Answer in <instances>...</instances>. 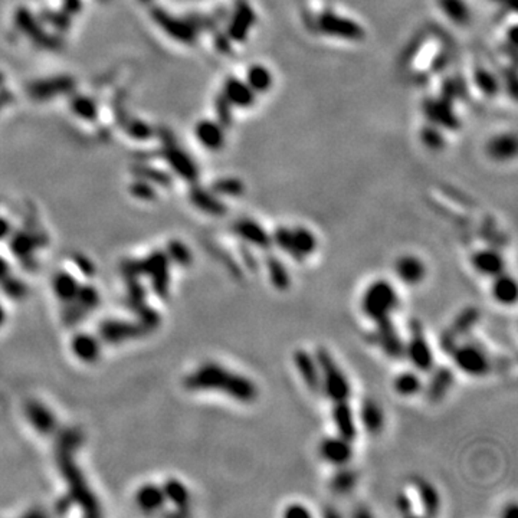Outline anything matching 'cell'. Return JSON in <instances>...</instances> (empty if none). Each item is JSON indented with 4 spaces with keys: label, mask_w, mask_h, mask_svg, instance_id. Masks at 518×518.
Returning <instances> with one entry per match:
<instances>
[{
    "label": "cell",
    "mask_w": 518,
    "mask_h": 518,
    "mask_svg": "<svg viewBox=\"0 0 518 518\" xmlns=\"http://www.w3.org/2000/svg\"><path fill=\"white\" fill-rule=\"evenodd\" d=\"M187 386L194 390H221L242 403H250L258 397V387L250 379L229 372L216 363H207L199 368L189 376Z\"/></svg>",
    "instance_id": "1"
},
{
    "label": "cell",
    "mask_w": 518,
    "mask_h": 518,
    "mask_svg": "<svg viewBox=\"0 0 518 518\" xmlns=\"http://www.w3.org/2000/svg\"><path fill=\"white\" fill-rule=\"evenodd\" d=\"M399 307V295L395 287L386 280L372 282L361 298V311L368 319L378 323L395 313Z\"/></svg>",
    "instance_id": "2"
},
{
    "label": "cell",
    "mask_w": 518,
    "mask_h": 518,
    "mask_svg": "<svg viewBox=\"0 0 518 518\" xmlns=\"http://www.w3.org/2000/svg\"><path fill=\"white\" fill-rule=\"evenodd\" d=\"M316 358L321 375V390L333 402H347L351 396V386L344 372L326 347H319Z\"/></svg>",
    "instance_id": "3"
},
{
    "label": "cell",
    "mask_w": 518,
    "mask_h": 518,
    "mask_svg": "<svg viewBox=\"0 0 518 518\" xmlns=\"http://www.w3.org/2000/svg\"><path fill=\"white\" fill-rule=\"evenodd\" d=\"M272 243H275L281 250L288 253L298 263L305 261L307 258L313 255L317 249V238L309 229L304 226H280L271 235Z\"/></svg>",
    "instance_id": "4"
},
{
    "label": "cell",
    "mask_w": 518,
    "mask_h": 518,
    "mask_svg": "<svg viewBox=\"0 0 518 518\" xmlns=\"http://www.w3.org/2000/svg\"><path fill=\"white\" fill-rule=\"evenodd\" d=\"M451 354L455 366L465 375L483 378L491 370V360L488 354L475 343L458 344Z\"/></svg>",
    "instance_id": "5"
},
{
    "label": "cell",
    "mask_w": 518,
    "mask_h": 518,
    "mask_svg": "<svg viewBox=\"0 0 518 518\" xmlns=\"http://www.w3.org/2000/svg\"><path fill=\"white\" fill-rule=\"evenodd\" d=\"M409 341L404 346V356L412 366L419 372H431L434 369V353L425 337L422 324L418 320H412L409 324Z\"/></svg>",
    "instance_id": "6"
},
{
    "label": "cell",
    "mask_w": 518,
    "mask_h": 518,
    "mask_svg": "<svg viewBox=\"0 0 518 518\" xmlns=\"http://www.w3.org/2000/svg\"><path fill=\"white\" fill-rule=\"evenodd\" d=\"M317 28L326 36L348 42H360L366 38V31L358 22L334 12H323L319 15Z\"/></svg>",
    "instance_id": "7"
},
{
    "label": "cell",
    "mask_w": 518,
    "mask_h": 518,
    "mask_svg": "<svg viewBox=\"0 0 518 518\" xmlns=\"http://www.w3.org/2000/svg\"><path fill=\"white\" fill-rule=\"evenodd\" d=\"M151 18L169 38L180 43H193L197 39V28L192 21L177 18L163 8H154Z\"/></svg>",
    "instance_id": "8"
},
{
    "label": "cell",
    "mask_w": 518,
    "mask_h": 518,
    "mask_svg": "<svg viewBox=\"0 0 518 518\" xmlns=\"http://www.w3.org/2000/svg\"><path fill=\"white\" fill-rule=\"evenodd\" d=\"M163 155L172 170L183 180L194 183L199 179L197 163L192 159V155L186 153L175 140L165 143Z\"/></svg>",
    "instance_id": "9"
},
{
    "label": "cell",
    "mask_w": 518,
    "mask_h": 518,
    "mask_svg": "<svg viewBox=\"0 0 518 518\" xmlns=\"http://www.w3.org/2000/svg\"><path fill=\"white\" fill-rule=\"evenodd\" d=\"M376 329L372 333V341L392 360H400L404 357V341L395 327L392 319H386L375 323Z\"/></svg>",
    "instance_id": "10"
},
{
    "label": "cell",
    "mask_w": 518,
    "mask_h": 518,
    "mask_svg": "<svg viewBox=\"0 0 518 518\" xmlns=\"http://www.w3.org/2000/svg\"><path fill=\"white\" fill-rule=\"evenodd\" d=\"M15 22H16L18 29L22 33H25L31 40H33L36 45H39L40 48L57 50L61 46L60 38H55V36L49 35L48 32H45L40 22L26 8L18 9V12L15 15Z\"/></svg>",
    "instance_id": "11"
},
{
    "label": "cell",
    "mask_w": 518,
    "mask_h": 518,
    "mask_svg": "<svg viewBox=\"0 0 518 518\" xmlns=\"http://www.w3.org/2000/svg\"><path fill=\"white\" fill-rule=\"evenodd\" d=\"M256 23V13L248 0H236L226 35L232 42H245Z\"/></svg>",
    "instance_id": "12"
},
{
    "label": "cell",
    "mask_w": 518,
    "mask_h": 518,
    "mask_svg": "<svg viewBox=\"0 0 518 518\" xmlns=\"http://www.w3.org/2000/svg\"><path fill=\"white\" fill-rule=\"evenodd\" d=\"M422 110L429 123L442 130L455 131L461 126V121L452 109V102L446 101L442 97L426 98L422 104Z\"/></svg>",
    "instance_id": "13"
},
{
    "label": "cell",
    "mask_w": 518,
    "mask_h": 518,
    "mask_svg": "<svg viewBox=\"0 0 518 518\" xmlns=\"http://www.w3.org/2000/svg\"><path fill=\"white\" fill-rule=\"evenodd\" d=\"M75 85L77 84L74 78L67 75H60L32 82L28 88V92L31 98L36 101H46L55 97L71 94L75 89Z\"/></svg>",
    "instance_id": "14"
},
{
    "label": "cell",
    "mask_w": 518,
    "mask_h": 518,
    "mask_svg": "<svg viewBox=\"0 0 518 518\" xmlns=\"http://www.w3.org/2000/svg\"><path fill=\"white\" fill-rule=\"evenodd\" d=\"M292 358L295 369L299 373L305 386L313 393H319L321 390V375L316 356L304 348H298L294 351Z\"/></svg>",
    "instance_id": "15"
},
{
    "label": "cell",
    "mask_w": 518,
    "mask_h": 518,
    "mask_svg": "<svg viewBox=\"0 0 518 518\" xmlns=\"http://www.w3.org/2000/svg\"><path fill=\"white\" fill-rule=\"evenodd\" d=\"M319 453L323 461L333 466H344L353 458V446L350 441L341 436H330L321 441Z\"/></svg>",
    "instance_id": "16"
},
{
    "label": "cell",
    "mask_w": 518,
    "mask_h": 518,
    "mask_svg": "<svg viewBox=\"0 0 518 518\" xmlns=\"http://www.w3.org/2000/svg\"><path fill=\"white\" fill-rule=\"evenodd\" d=\"M233 233L249 245L259 249H270L272 246V238L267 229L252 219H241L233 224Z\"/></svg>",
    "instance_id": "17"
},
{
    "label": "cell",
    "mask_w": 518,
    "mask_h": 518,
    "mask_svg": "<svg viewBox=\"0 0 518 518\" xmlns=\"http://www.w3.org/2000/svg\"><path fill=\"white\" fill-rule=\"evenodd\" d=\"M196 140L211 151H219L226 143L225 127L214 120H200L194 127Z\"/></svg>",
    "instance_id": "18"
},
{
    "label": "cell",
    "mask_w": 518,
    "mask_h": 518,
    "mask_svg": "<svg viewBox=\"0 0 518 518\" xmlns=\"http://www.w3.org/2000/svg\"><path fill=\"white\" fill-rule=\"evenodd\" d=\"M222 95L235 109H249L253 106L256 99V94L246 84V81L236 77H229L225 81Z\"/></svg>",
    "instance_id": "19"
},
{
    "label": "cell",
    "mask_w": 518,
    "mask_h": 518,
    "mask_svg": "<svg viewBox=\"0 0 518 518\" xmlns=\"http://www.w3.org/2000/svg\"><path fill=\"white\" fill-rule=\"evenodd\" d=\"M395 271L399 280L407 285H418L426 277V267L424 261L414 255L400 256L396 261Z\"/></svg>",
    "instance_id": "20"
},
{
    "label": "cell",
    "mask_w": 518,
    "mask_h": 518,
    "mask_svg": "<svg viewBox=\"0 0 518 518\" xmlns=\"http://www.w3.org/2000/svg\"><path fill=\"white\" fill-rule=\"evenodd\" d=\"M471 264L477 272L492 278L502 274L505 268L502 255L495 249L477 250L471 258Z\"/></svg>",
    "instance_id": "21"
},
{
    "label": "cell",
    "mask_w": 518,
    "mask_h": 518,
    "mask_svg": "<svg viewBox=\"0 0 518 518\" xmlns=\"http://www.w3.org/2000/svg\"><path fill=\"white\" fill-rule=\"evenodd\" d=\"M190 200L197 207L199 211L212 215V216H222L228 212L226 204L215 194L212 190H206L199 186H193L190 189Z\"/></svg>",
    "instance_id": "22"
},
{
    "label": "cell",
    "mask_w": 518,
    "mask_h": 518,
    "mask_svg": "<svg viewBox=\"0 0 518 518\" xmlns=\"http://www.w3.org/2000/svg\"><path fill=\"white\" fill-rule=\"evenodd\" d=\"M331 414H333V422H334L338 436H341L346 441L353 442L357 438V426H356L354 413L348 404V400L334 403Z\"/></svg>",
    "instance_id": "23"
},
{
    "label": "cell",
    "mask_w": 518,
    "mask_h": 518,
    "mask_svg": "<svg viewBox=\"0 0 518 518\" xmlns=\"http://www.w3.org/2000/svg\"><path fill=\"white\" fill-rule=\"evenodd\" d=\"M518 148L517 137L512 133H504L492 137L487 144V154L495 162H508L515 158Z\"/></svg>",
    "instance_id": "24"
},
{
    "label": "cell",
    "mask_w": 518,
    "mask_h": 518,
    "mask_svg": "<svg viewBox=\"0 0 518 518\" xmlns=\"http://www.w3.org/2000/svg\"><path fill=\"white\" fill-rule=\"evenodd\" d=\"M360 421L369 434H380L385 426V413L379 402H376L375 399L363 400L360 407Z\"/></svg>",
    "instance_id": "25"
},
{
    "label": "cell",
    "mask_w": 518,
    "mask_h": 518,
    "mask_svg": "<svg viewBox=\"0 0 518 518\" xmlns=\"http://www.w3.org/2000/svg\"><path fill=\"white\" fill-rule=\"evenodd\" d=\"M480 319L481 313L477 307H466L455 317L452 326L445 331L459 343V338L470 334L471 330L478 324Z\"/></svg>",
    "instance_id": "26"
},
{
    "label": "cell",
    "mask_w": 518,
    "mask_h": 518,
    "mask_svg": "<svg viewBox=\"0 0 518 518\" xmlns=\"http://www.w3.org/2000/svg\"><path fill=\"white\" fill-rule=\"evenodd\" d=\"M453 380H455V376L449 368H445V366L438 368L435 370V373L432 375L429 385H428V390H426L428 399L434 403L441 402L451 390Z\"/></svg>",
    "instance_id": "27"
},
{
    "label": "cell",
    "mask_w": 518,
    "mask_h": 518,
    "mask_svg": "<svg viewBox=\"0 0 518 518\" xmlns=\"http://www.w3.org/2000/svg\"><path fill=\"white\" fill-rule=\"evenodd\" d=\"M413 485L418 491L419 502L422 505L424 512L429 517L436 515L439 512V507H441V498H439L436 488L429 481H426L425 478H421V477L413 478Z\"/></svg>",
    "instance_id": "28"
},
{
    "label": "cell",
    "mask_w": 518,
    "mask_h": 518,
    "mask_svg": "<svg viewBox=\"0 0 518 518\" xmlns=\"http://www.w3.org/2000/svg\"><path fill=\"white\" fill-rule=\"evenodd\" d=\"M492 298L502 305H512L518 297L517 282L512 277L505 275L504 272L494 277V282L491 285Z\"/></svg>",
    "instance_id": "29"
},
{
    "label": "cell",
    "mask_w": 518,
    "mask_h": 518,
    "mask_svg": "<svg viewBox=\"0 0 518 518\" xmlns=\"http://www.w3.org/2000/svg\"><path fill=\"white\" fill-rule=\"evenodd\" d=\"M442 13L456 26H466L471 22V9L465 0H438Z\"/></svg>",
    "instance_id": "30"
},
{
    "label": "cell",
    "mask_w": 518,
    "mask_h": 518,
    "mask_svg": "<svg viewBox=\"0 0 518 518\" xmlns=\"http://www.w3.org/2000/svg\"><path fill=\"white\" fill-rule=\"evenodd\" d=\"M245 81L255 94H265L274 85L272 72L265 65L261 64H255L248 68Z\"/></svg>",
    "instance_id": "31"
},
{
    "label": "cell",
    "mask_w": 518,
    "mask_h": 518,
    "mask_svg": "<svg viewBox=\"0 0 518 518\" xmlns=\"http://www.w3.org/2000/svg\"><path fill=\"white\" fill-rule=\"evenodd\" d=\"M265 265H267L270 281H271L272 287L278 291H287L291 287V277L281 259L274 255H270L267 258Z\"/></svg>",
    "instance_id": "32"
},
{
    "label": "cell",
    "mask_w": 518,
    "mask_h": 518,
    "mask_svg": "<svg viewBox=\"0 0 518 518\" xmlns=\"http://www.w3.org/2000/svg\"><path fill=\"white\" fill-rule=\"evenodd\" d=\"M393 389L397 395L403 397H410L418 395L422 389V380L418 373L402 372L393 380Z\"/></svg>",
    "instance_id": "33"
},
{
    "label": "cell",
    "mask_w": 518,
    "mask_h": 518,
    "mask_svg": "<svg viewBox=\"0 0 518 518\" xmlns=\"http://www.w3.org/2000/svg\"><path fill=\"white\" fill-rule=\"evenodd\" d=\"M358 480V475L354 470L346 468L344 466H340V470L331 477L330 480V488L333 492L338 494V495H346L350 491H353V488L356 487Z\"/></svg>",
    "instance_id": "34"
},
{
    "label": "cell",
    "mask_w": 518,
    "mask_h": 518,
    "mask_svg": "<svg viewBox=\"0 0 518 518\" xmlns=\"http://www.w3.org/2000/svg\"><path fill=\"white\" fill-rule=\"evenodd\" d=\"M474 82L483 95L494 98L498 95L501 84L497 77L487 68H477L474 72Z\"/></svg>",
    "instance_id": "35"
},
{
    "label": "cell",
    "mask_w": 518,
    "mask_h": 518,
    "mask_svg": "<svg viewBox=\"0 0 518 518\" xmlns=\"http://www.w3.org/2000/svg\"><path fill=\"white\" fill-rule=\"evenodd\" d=\"M72 113L87 121H94L98 116V107L92 98L87 95H74L71 99Z\"/></svg>",
    "instance_id": "36"
},
{
    "label": "cell",
    "mask_w": 518,
    "mask_h": 518,
    "mask_svg": "<svg viewBox=\"0 0 518 518\" xmlns=\"http://www.w3.org/2000/svg\"><path fill=\"white\" fill-rule=\"evenodd\" d=\"M212 192L218 196L239 197L245 193V184L236 177H222L214 182Z\"/></svg>",
    "instance_id": "37"
},
{
    "label": "cell",
    "mask_w": 518,
    "mask_h": 518,
    "mask_svg": "<svg viewBox=\"0 0 518 518\" xmlns=\"http://www.w3.org/2000/svg\"><path fill=\"white\" fill-rule=\"evenodd\" d=\"M419 137H421L422 144L432 151H439L446 145V140L442 133V128H439L431 123L421 130Z\"/></svg>",
    "instance_id": "38"
},
{
    "label": "cell",
    "mask_w": 518,
    "mask_h": 518,
    "mask_svg": "<svg viewBox=\"0 0 518 518\" xmlns=\"http://www.w3.org/2000/svg\"><path fill=\"white\" fill-rule=\"evenodd\" d=\"M136 172L143 180L148 182V183H159L162 186H167L170 183V176H167L166 173H163L158 169L147 167V166H137Z\"/></svg>",
    "instance_id": "39"
},
{
    "label": "cell",
    "mask_w": 518,
    "mask_h": 518,
    "mask_svg": "<svg viewBox=\"0 0 518 518\" xmlns=\"http://www.w3.org/2000/svg\"><path fill=\"white\" fill-rule=\"evenodd\" d=\"M232 106L229 101L221 94L215 101V113L218 117V123H221L225 128L232 124Z\"/></svg>",
    "instance_id": "40"
},
{
    "label": "cell",
    "mask_w": 518,
    "mask_h": 518,
    "mask_svg": "<svg viewBox=\"0 0 518 518\" xmlns=\"http://www.w3.org/2000/svg\"><path fill=\"white\" fill-rule=\"evenodd\" d=\"M70 15H67L64 11L62 12H55V11H48L46 13L42 15V19L45 22H48L50 26H54L58 31H67L70 28Z\"/></svg>",
    "instance_id": "41"
},
{
    "label": "cell",
    "mask_w": 518,
    "mask_h": 518,
    "mask_svg": "<svg viewBox=\"0 0 518 518\" xmlns=\"http://www.w3.org/2000/svg\"><path fill=\"white\" fill-rule=\"evenodd\" d=\"M127 133L134 137L136 140H147L153 131L150 128V126H147L145 123L140 121V120H133L128 126H127Z\"/></svg>",
    "instance_id": "42"
},
{
    "label": "cell",
    "mask_w": 518,
    "mask_h": 518,
    "mask_svg": "<svg viewBox=\"0 0 518 518\" xmlns=\"http://www.w3.org/2000/svg\"><path fill=\"white\" fill-rule=\"evenodd\" d=\"M169 494L170 497L173 498V501L177 504V505H186L187 501H189V494H187V490L180 484V483H170L169 485Z\"/></svg>",
    "instance_id": "43"
},
{
    "label": "cell",
    "mask_w": 518,
    "mask_h": 518,
    "mask_svg": "<svg viewBox=\"0 0 518 518\" xmlns=\"http://www.w3.org/2000/svg\"><path fill=\"white\" fill-rule=\"evenodd\" d=\"M131 192L137 196V197H141V199H153L155 196V190L153 187L151 183L145 182V180H140V182H136L131 187Z\"/></svg>",
    "instance_id": "44"
},
{
    "label": "cell",
    "mask_w": 518,
    "mask_h": 518,
    "mask_svg": "<svg viewBox=\"0 0 518 518\" xmlns=\"http://www.w3.org/2000/svg\"><path fill=\"white\" fill-rule=\"evenodd\" d=\"M396 507L400 514L410 515L413 512V502L406 492H399L396 497Z\"/></svg>",
    "instance_id": "45"
},
{
    "label": "cell",
    "mask_w": 518,
    "mask_h": 518,
    "mask_svg": "<svg viewBox=\"0 0 518 518\" xmlns=\"http://www.w3.org/2000/svg\"><path fill=\"white\" fill-rule=\"evenodd\" d=\"M311 512L301 504H291L285 511L284 517L287 518H308Z\"/></svg>",
    "instance_id": "46"
},
{
    "label": "cell",
    "mask_w": 518,
    "mask_h": 518,
    "mask_svg": "<svg viewBox=\"0 0 518 518\" xmlns=\"http://www.w3.org/2000/svg\"><path fill=\"white\" fill-rule=\"evenodd\" d=\"M81 9H82L81 0H64L62 2V11L70 16L79 13Z\"/></svg>",
    "instance_id": "47"
},
{
    "label": "cell",
    "mask_w": 518,
    "mask_h": 518,
    "mask_svg": "<svg viewBox=\"0 0 518 518\" xmlns=\"http://www.w3.org/2000/svg\"><path fill=\"white\" fill-rule=\"evenodd\" d=\"M231 43H232V40L228 38V35H222V36L216 38V40H215V45H216V48H218L221 52L231 50Z\"/></svg>",
    "instance_id": "48"
},
{
    "label": "cell",
    "mask_w": 518,
    "mask_h": 518,
    "mask_svg": "<svg viewBox=\"0 0 518 518\" xmlns=\"http://www.w3.org/2000/svg\"><path fill=\"white\" fill-rule=\"evenodd\" d=\"M491 2L502 6L504 9L509 11V12H514L517 9V0H491Z\"/></svg>",
    "instance_id": "49"
},
{
    "label": "cell",
    "mask_w": 518,
    "mask_h": 518,
    "mask_svg": "<svg viewBox=\"0 0 518 518\" xmlns=\"http://www.w3.org/2000/svg\"><path fill=\"white\" fill-rule=\"evenodd\" d=\"M12 99V94L6 89H0V110H2L6 104H9Z\"/></svg>",
    "instance_id": "50"
},
{
    "label": "cell",
    "mask_w": 518,
    "mask_h": 518,
    "mask_svg": "<svg viewBox=\"0 0 518 518\" xmlns=\"http://www.w3.org/2000/svg\"><path fill=\"white\" fill-rule=\"evenodd\" d=\"M518 514V508L515 504H511L508 507H505V509L502 511V515L507 517V518H511V517H515Z\"/></svg>",
    "instance_id": "51"
},
{
    "label": "cell",
    "mask_w": 518,
    "mask_h": 518,
    "mask_svg": "<svg viewBox=\"0 0 518 518\" xmlns=\"http://www.w3.org/2000/svg\"><path fill=\"white\" fill-rule=\"evenodd\" d=\"M8 232H9V224L4 218H0V238L6 236Z\"/></svg>",
    "instance_id": "52"
},
{
    "label": "cell",
    "mask_w": 518,
    "mask_h": 518,
    "mask_svg": "<svg viewBox=\"0 0 518 518\" xmlns=\"http://www.w3.org/2000/svg\"><path fill=\"white\" fill-rule=\"evenodd\" d=\"M4 82H5V75L2 72H0V87L4 85Z\"/></svg>",
    "instance_id": "53"
},
{
    "label": "cell",
    "mask_w": 518,
    "mask_h": 518,
    "mask_svg": "<svg viewBox=\"0 0 518 518\" xmlns=\"http://www.w3.org/2000/svg\"><path fill=\"white\" fill-rule=\"evenodd\" d=\"M140 2H141V4H150L151 0H140Z\"/></svg>",
    "instance_id": "54"
},
{
    "label": "cell",
    "mask_w": 518,
    "mask_h": 518,
    "mask_svg": "<svg viewBox=\"0 0 518 518\" xmlns=\"http://www.w3.org/2000/svg\"><path fill=\"white\" fill-rule=\"evenodd\" d=\"M99 2H109V0H99Z\"/></svg>",
    "instance_id": "55"
}]
</instances>
